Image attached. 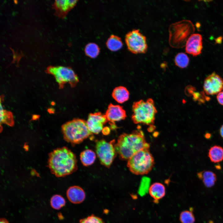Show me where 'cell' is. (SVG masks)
I'll return each mask as SVG.
<instances>
[{"instance_id":"obj_29","label":"cell","mask_w":223,"mask_h":223,"mask_svg":"<svg viewBox=\"0 0 223 223\" xmlns=\"http://www.w3.org/2000/svg\"><path fill=\"white\" fill-rule=\"evenodd\" d=\"M220 133L221 136L223 138V125L221 127L220 130Z\"/></svg>"},{"instance_id":"obj_11","label":"cell","mask_w":223,"mask_h":223,"mask_svg":"<svg viewBox=\"0 0 223 223\" xmlns=\"http://www.w3.org/2000/svg\"><path fill=\"white\" fill-rule=\"evenodd\" d=\"M107 121L105 114L97 112L89 115L86 123L89 131L92 134H98L103 129V125Z\"/></svg>"},{"instance_id":"obj_20","label":"cell","mask_w":223,"mask_h":223,"mask_svg":"<svg viewBox=\"0 0 223 223\" xmlns=\"http://www.w3.org/2000/svg\"><path fill=\"white\" fill-rule=\"evenodd\" d=\"M96 158L94 152L90 149H86L81 152L80 158L83 165L85 166L91 165L94 163Z\"/></svg>"},{"instance_id":"obj_27","label":"cell","mask_w":223,"mask_h":223,"mask_svg":"<svg viewBox=\"0 0 223 223\" xmlns=\"http://www.w3.org/2000/svg\"><path fill=\"white\" fill-rule=\"evenodd\" d=\"M80 223H104L100 218L92 215L80 221Z\"/></svg>"},{"instance_id":"obj_26","label":"cell","mask_w":223,"mask_h":223,"mask_svg":"<svg viewBox=\"0 0 223 223\" xmlns=\"http://www.w3.org/2000/svg\"><path fill=\"white\" fill-rule=\"evenodd\" d=\"M180 220L181 223H194L195 218L191 211H184L181 213Z\"/></svg>"},{"instance_id":"obj_22","label":"cell","mask_w":223,"mask_h":223,"mask_svg":"<svg viewBox=\"0 0 223 223\" xmlns=\"http://www.w3.org/2000/svg\"><path fill=\"white\" fill-rule=\"evenodd\" d=\"M1 124H6L12 126L14 124V121L12 113L10 112L5 110L1 103L0 107Z\"/></svg>"},{"instance_id":"obj_25","label":"cell","mask_w":223,"mask_h":223,"mask_svg":"<svg viewBox=\"0 0 223 223\" xmlns=\"http://www.w3.org/2000/svg\"><path fill=\"white\" fill-rule=\"evenodd\" d=\"M50 204L55 209H59L65 204V201L61 195H53L50 199Z\"/></svg>"},{"instance_id":"obj_23","label":"cell","mask_w":223,"mask_h":223,"mask_svg":"<svg viewBox=\"0 0 223 223\" xmlns=\"http://www.w3.org/2000/svg\"><path fill=\"white\" fill-rule=\"evenodd\" d=\"M100 50L98 46L94 43H90L87 44L84 50L86 55L92 58H95L97 57Z\"/></svg>"},{"instance_id":"obj_8","label":"cell","mask_w":223,"mask_h":223,"mask_svg":"<svg viewBox=\"0 0 223 223\" xmlns=\"http://www.w3.org/2000/svg\"><path fill=\"white\" fill-rule=\"evenodd\" d=\"M115 140L108 142L103 139L96 142V151L101 164L109 168L116 154L114 146Z\"/></svg>"},{"instance_id":"obj_30","label":"cell","mask_w":223,"mask_h":223,"mask_svg":"<svg viewBox=\"0 0 223 223\" xmlns=\"http://www.w3.org/2000/svg\"><path fill=\"white\" fill-rule=\"evenodd\" d=\"M0 223H9L8 221L4 218H1L0 220Z\"/></svg>"},{"instance_id":"obj_5","label":"cell","mask_w":223,"mask_h":223,"mask_svg":"<svg viewBox=\"0 0 223 223\" xmlns=\"http://www.w3.org/2000/svg\"><path fill=\"white\" fill-rule=\"evenodd\" d=\"M195 30L194 24L189 20H183L172 24L169 28L170 45L175 48L184 47Z\"/></svg>"},{"instance_id":"obj_28","label":"cell","mask_w":223,"mask_h":223,"mask_svg":"<svg viewBox=\"0 0 223 223\" xmlns=\"http://www.w3.org/2000/svg\"><path fill=\"white\" fill-rule=\"evenodd\" d=\"M216 98L219 103L223 105V91L217 94Z\"/></svg>"},{"instance_id":"obj_6","label":"cell","mask_w":223,"mask_h":223,"mask_svg":"<svg viewBox=\"0 0 223 223\" xmlns=\"http://www.w3.org/2000/svg\"><path fill=\"white\" fill-rule=\"evenodd\" d=\"M154 164V160L149 148L136 153L128 160L127 166L133 173L137 175L147 174Z\"/></svg>"},{"instance_id":"obj_15","label":"cell","mask_w":223,"mask_h":223,"mask_svg":"<svg viewBox=\"0 0 223 223\" xmlns=\"http://www.w3.org/2000/svg\"><path fill=\"white\" fill-rule=\"evenodd\" d=\"M67 197L71 203L78 204L82 202L85 199V195L84 190L78 186H73L67 190Z\"/></svg>"},{"instance_id":"obj_17","label":"cell","mask_w":223,"mask_h":223,"mask_svg":"<svg viewBox=\"0 0 223 223\" xmlns=\"http://www.w3.org/2000/svg\"><path fill=\"white\" fill-rule=\"evenodd\" d=\"M129 94L126 88L120 86L115 88L113 90L112 96L117 102L122 103L128 100Z\"/></svg>"},{"instance_id":"obj_21","label":"cell","mask_w":223,"mask_h":223,"mask_svg":"<svg viewBox=\"0 0 223 223\" xmlns=\"http://www.w3.org/2000/svg\"><path fill=\"white\" fill-rule=\"evenodd\" d=\"M106 44L107 48L112 51H116L120 50L123 45L120 38L114 35L110 36Z\"/></svg>"},{"instance_id":"obj_24","label":"cell","mask_w":223,"mask_h":223,"mask_svg":"<svg viewBox=\"0 0 223 223\" xmlns=\"http://www.w3.org/2000/svg\"><path fill=\"white\" fill-rule=\"evenodd\" d=\"M189 62V59L188 56L182 52L178 53L175 58V64L181 68L186 67Z\"/></svg>"},{"instance_id":"obj_2","label":"cell","mask_w":223,"mask_h":223,"mask_svg":"<svg viewBox=\"0 0 223 223\" xmlns=\"http://www.w3.org/2000/svg\"><path fill=\"white\" fill-rule=\"evenodd\" d=\"M114 147L120 159L128 160L138 151L149 148L150 145L146 142L143 132L138 129L130 133L121 134Z\"/></svg>"},{"instance_id":"obj_18","label":"cell","mask_w":223,"mask_h":223,"mask_svg":"<svg viewBox=\"0 0 223 223\" xmlns=\"http://www.w3.org/2000/svg\"><path fill=\"white\" fill-rule=\"evenodd\" d=\"M198 176L199 178L202 180L204 185L207 187L214 186L216 181V175L211 171L200 172L198 174Z\"/></svg>"},{"instance_id":"obj_12","label":"cell","mask_w":223,"mask_h":223,"mask_svg":"<svg viewBox=\"0 0 223 223\" xmlns=\"http://www.w3.org/2000/svg\"><path fill=\"white\" fill-rule=\"evenodd\" d=\"M202 37L199 33L192 34L187 40L185 45L186 53L196 56L202 53L203 49Z\"/></svg>"},{"instance_id":"obj_7","label":"cell","mask_w":223,"mask_h":223,"mask_svg":"<svg viewBox=\"0 0 223 223\" xmlns=\"http://www.w3.org/2000/svg\"><path fill=\"white\" fill-rule=\"evenodd\" d=\"M46 72L54 76L60 89H63L67 83L72 87H74L79 81L78 76L69 67L50 66L47 68Z\"/></svg>"},{"instance_id":"obj_31","label":"cell","mask_w":223,"mask_h":223,"mask_svg":"<svg viewBox=\"0 0 223 223\" xmlns=\"http://www.w3.org/2000/svg\"><path fill=\"white\" fill-rule=\"evenodd\" d=\"M211 135L210 133H207L205 134V136L206 138H209L210 137Z\"/></svg>"},{"instance_id":"obj_9","label":"cell","mask_w":223,"mask_h":223,"mask_svg":"<svg viewBox=\"0 0 223 223\" xmlns=\"http://www.w3.org/2000/svg\"><path fill=\"white\" fill-rule=\"evenodd\" d=\"M125 41L128 50L133 54L144 53L147 51L146 37L138 29L128 33L125 36Z\"/></svg>"},{"instance_id":"obj_1","label":"cell","mask_w":223,"mask_h":223,"mask_svg":"<svg viewBox=\"0 0 223 223\" xmlns=\"http://www.w3.org/2000/svg\"><path fill=\"white\" fill-rule=\"evenodd\" d=\"M48 165L52 173L59 177L72 174L77 168L75 154L66 147L57 148L50 153Z\"/></svg>"},{"instance_id":"obj_4","label":"cell","mask_w":223,"mask_h":223,"mask_svg":"<svg viewBox=\"0 0 223 223\" xmlns=\"http://www.w3.org/2000/svg\"><path fill=\"white\" fill-rule=\"evenodd\" d=\"M132 109L131 119L134 123L142 124L154 127L157 111L152 99L149 98L146 101L140 100L134 102Z\"/></svg>"},{"instance_id":"obj_10","label":"cell","mask_w":223,"mask_h":223,"mask_svg":"<svg viewBox=\"0 0 223 223\" xmlns=\"http://www.w3.org/2000/svg\"><path fill=\"white\" fill-rule=\"evenodd\" d=\"M203 88L207 95L218 94L223 89V80L220 76L213 72L205 79Z\"/></svg>"},{"instance_id":"obj_16","label":"cell","mask_w":223,"mask_h":223,"mask_svg":"<svg viewBox=\"0 0 223 223\" xmlns=\"http://www.w3.org/2000/svg\"><path fill=\"white\" fill-rule=\"evenodd\" d=\"M149 191L151 196L155 200L158 201L165 196V188L162 183L155 182L150 186Z\"/></svg>"},{"instance_id":"obj_19","label":"cell","mask_w":223,"mask_h":223,"mask_svg":"<svg viewBox=\"0 0 223 223\" xmlns=\"http://www.w3.org/2000/svg\"><path fill=\"white\" fill-rule=\"evenodd\" d=\"M211 161L214 163H219L223 160V148L215 145L209 150L208 154Z\"/></svg>"},{"instance_id":"obj_3","label":"cell","mask_w":223,"mask_h":223,"mask_svg":"<svg viewBox=\"0 0 223 223\" xmlns=\"http://www.w3.org/2000/svg\"><path fill=\"white\" fill-rule=\"evenodd\" d=\"M65 140L72 144H79L92 133L89 131L86 121L80 119H74L62 126Z\"/></svg>"},{"instance_id":"obj_13","label":"cell","mask_w":223,"mask_h":223,"mask_svg":"<svg viewBox=\"0 0 223 223\" xmlns=\"http://www.w3.org/2000/svg\"><path fill=\"white\" fill-rule=\"evenodd\" d=\"M105 115L108 121L114 124L116 121L125 119L126 117L125 111L122 106L110 104Z\"/></svg>"},{"instance_id":"obj_14","label":"cell","mask_w":223,"mask_h":223,"mask_svg":"<svg viewBox=\"0 0 223 223\" xmlns=\"http://www.w3.org/2000/svg\"><path fill=\"white\" fill-rule=\"evenodd\" d=\"M77 1L71 0H55L53 7L55 14L61 18L65 17L68 13L76 5Z\"/></svg>"}]
</instances>
